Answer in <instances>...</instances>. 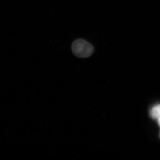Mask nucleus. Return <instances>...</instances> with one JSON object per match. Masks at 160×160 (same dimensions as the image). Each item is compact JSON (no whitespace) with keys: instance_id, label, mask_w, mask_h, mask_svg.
Instances as JSON below:
<instances>
[{"instance_id":"1","label":"nucleus","mask_w":160,"mask_h":160,"mask_svg":"<svg viewBox=\"0 0 160 160\" xmlns=\"http://www.w3.org/2000/svg\"><path fill=\"white\" fill-rule=\"evenodd\" d=\"M71 49L73 54L80 58L89 57L94 52L92 45L82 39L75 40L72 44Z\"/></svg>"},{"instance_id":"3","label":"nucleus","mask_w":160,"mask_h":160,"mask_svg":"<svg viewBox=\"0 0 160 160\" xmlns=\"http://www.w3.org/2000/svg\"><path fill=\"white\" fill-rule=\"evenodd\" d=\"M158 124L160 126V118L158 119Z\"/></svg>"},{"instance_id":"2","label":"nucleus","mask_w":160,"mask_h":160,"mask_svg":"<svg viewBox=\"0 0 160 160\" xmlns=\"http://www.w3.org/2000/svg\"><path fill=\"white\" fill-rule=\"evenodd\" d=\"M150 116L154 119H158L160 118V105L154 106L150 111Z\"/></svg>"}]
</instances>
